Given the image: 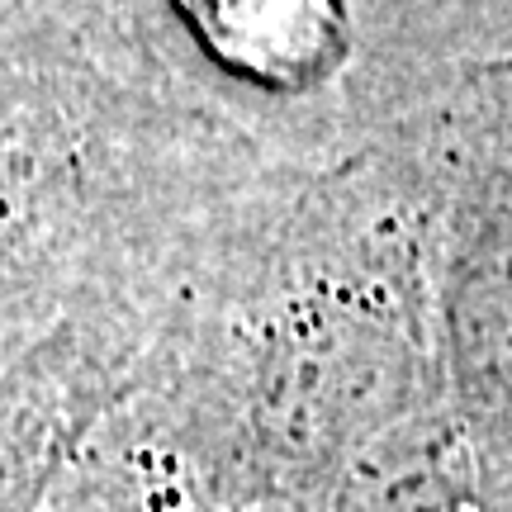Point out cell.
<instances>
[{"instance_id":"1","label":"cell","mask_w":512,"mask_h":512,"mask_svg":"<svg viewBox=\"0 0 512 512\" xmlns=\"http://www.w3.org/2000/svg\"><path fill=\"white\" fill-rule=\"evenodd\" d=\"M204 48L271 86H309L347 53L342 0H176Z\"/></svg>"}]
</instances>
